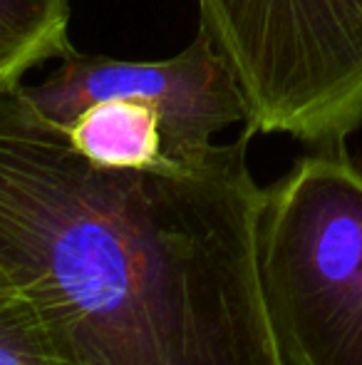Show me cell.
<instances>
[{"label": "cell", "instance_id": "277c9868", "mask_svg": "<svg viewBox=\"0 0 362 365\" xmlns=\"http://www.w3.org/2000/svg\"><path fill=\"white\" fill-rule=\"evenodd\" d=\"M25 100L53 125L68 130L90 105L127 97L161 115L169 159L213 145V137L246 125V102L223 55L203 30L166 60H119L75 50L40 85H23Z\"/></svg>", "mask_w": 362, "mask_h": 365}, {"label": "cell", "instance_id": "7a4b0ae2", "mask_svg": "<svg viewBox=\"0 0 362 365\" xmlns=\"http://www.w3.org/2000/svg\"><path fill=\"white\" fill-rule=\"evenodd\" d=\"M258 274L280 365H362V167L310 152L258 214Z\"/></svg>", "mask_w": 362, "mask_h": 365}, {"label": "cell", "instance_id": "52a82bcc", "mask_svg": "<svg viewBox=\"0 0 362 365\" xmlns=\"http://www.w3.org/2000/svg\"><path fill=\"white\" fill-rule=\"evenodd\" d=\"M0 365H68L28 298L5 286H0Z\"/></svg>", "mask_w": 362, "mask_h": 365}, {"label": "cell", "instance_id": "5b68a950", "mask_svg": "<svg viewBox=\"0 0 362 365\" xmlns=\"http://www.w3.org/2000/svg\"><path fill=\"white\" fill-rule=\"evenodd\" d=\"M73 147L107 169H151L169 164L161 115L151 105L112 97L90 105L68 127Z\"/></svg>", "mask_w": 362, "mask_h": 365}, {"label": "cell", "instance_id": "3957f363", "mask_svg": "<svg viewBox=\"0 0 362 365\" xmlns=\"http://www.w3.org/2000/svg\"><path fill=\"white\" fill-rule=\"evenodd\" d=\"M246 102L243 132L345 149L362 127V0H196Z\"/></svg>", "mask_w": 362, "mask_h": 365}, {"label": "cell", "instance_id": "6da1fadb", "mask_svg": "<svg viewBox=\"0 0 362 365\" xmlns=\"http://www.w3.org/2000/svg\"><path fill=\"white\" fill-rule=\"evenodd\" d=\"M248 142L107 169L20 87L0 92V286L68 365H280Z\"/></svg>", "mask_w": 362, "mask_h": 365}, {"label": "cell", "instance_id": "8992f818", "mask_svg": "<svg viewBox=\"0 0 362 365\" xmlns=\"http://www.w3.org/2000/svg\"><path fill=\"white\" fill-rule=\"evenodd\" d=\"M70 0H0V92L25 85V75L75 53L68 35Z\"/></svg>", "mask_w": 362, "mask_h": 365}]
</instances>
